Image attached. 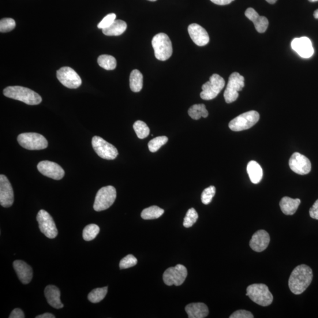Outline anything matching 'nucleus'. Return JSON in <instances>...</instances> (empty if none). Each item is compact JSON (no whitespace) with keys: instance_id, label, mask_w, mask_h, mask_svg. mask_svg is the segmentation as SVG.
Segmentation results:
<instances>
[{"instance_id":"nucleus-1","label":"nucleus","mask_w":318,"mask_h":318,"mask_svg":"<svg viewBox=\"0 0 318 318\" xmlns=\"http://www.w3.org/2000/svg\"><path fill=\"white\" fill-rule=\"evenodd\" d=\"M312 279V269L303 264L298 266L292 272L288 285L292 293L295 295H300L307 289Z\"/></svg>"},{"instance_id":"nucleus-2","label":"nucleus","mask_w":318,"mask_h":318,"mask_svg":"<svg viewBox=\"0 0 318 318\" xmlns=\"http://www.w3.org/2000/svg\"><path fill=\"white\" fill-rule=\"evenodd\" d=\"M4 95L9 98L19 100L28 105H37L42 102L38 93L21 86H9L3 91Z\"/></svg>"},{"instance_id":"nucleus-3","label":"nucleus","mask_w":318,"mask_h":318,"mask_svg":"<svg viewBox=\"0 0 318 318\" xmlns=\"http://www.w3.org/2000/svg\"><path fill=\"white\" fill-rule=\"evenodd\" d=\"M246 295L253 302L262 306L270 305L274 300V297L268 287L263 283L249 285L247 287Z\"/></svg>"},{"instance_id":"nucleus-4","label":"nucleus","mask_w":318,"mask_h":318,"mask_svg":"<svg viewBox=\"0 0 318 318\" xmlns=\"http://www.w3.org/2000/svg\"><path fill=\"white\" fill-rule=\"evenodd\" d=\"M152 46L155 51V57L160 61H166L173 53L171 40L167 35L159 33L152 39Z\"/></svg>"},{"instance_id":"nucleus-5","label":"nucleus","mask_w":318,"mask_h":318,"mask_svg":"<svg viewBox=\"0 0 318 318\" xmlns=\"http://www.w3.org/2000/svg\"><path fill=\"white\" fill-rule=\"evenodd\" d=\"M117 196V190L113 186L103 187L97 193L93 208L97 212L106 210L114 204Z\"/></svg>"},{"instance_id":"nucleus-6","label":"nucleus","mask_w":318,"mask_h":318,"mask_svg":"<svg viewBox=\"0 0 318 318\" xmlns=\"http://www.w3.org/2000/svg\"><path fill=\"white\" fill-rule=\"evenodd\" d=\"M17 140L21 147L31 151H39L48 147L46 138L37 133H21L18 135Z\"/></svg>"},{"instance_id":"nucleus-7","label":"nucleus","mask_w":318,"mask_h":318,"mask_svg":"<svg viewBox=\"0 0 318 318\" xmlns=\"http://www.w3.org/2000/svg\"><path fill=\"white\" fill-rule=\"evenodd\" d=\"M225 85V81L219 74H214L209 78V81L202 85L200 97L205 100L216 98Z\"/></svg>"},{"instance_id":"nucleus-8","label":"nucleus","mask_w":318,"mask_h":318,"mask_svg":"<svg viewBox=\"0 0 318 318\" xmlns=\"http://www.w3.org/2000/svg\"><path fill=\"white\" fill-rule=\"evenodd\" d=\"M260 119L259 113L256 111H249L238 115L231 121L229 124L230 130L234 132H240L251 128L256 124Z\"/></svg>"},{"instance_id":"nucleus-9","label":"nucleus","mask_w":318,"mask_h":318,"mask_svg":"<svg viewBox=\"0 0 318 318\" xmlns=\"http://www.w3.org/2000/svg\"><path fill=\"white\" fill-rule=\"evenodd\" d=\"M245 86V78L237 72L232 74L229 78L227 87L224 93V98L227 103L237 100L239 92L242 91Z\"/></svg>"},{"instance_id":"nucleus-10","label":"nucleus","mask_w":318,"mask_h":318,"mask_svg":"<svg viewBox=\"0 0 318 318\" xmlns=\"http://www.w3.org/2000/svg\"><path fill=\"white\" fill-rule=\"evenodd\" d=\"M188 276V271L185 266L178 264L175 267L166 269L164 272L163 279L167 286H180L185 282Z\"/></svg>"},{"instance_id":"nucleus-11","label":"nucleus","mask_w":318,"mask_h":318,"mask_svg":"<svg viewBox=\"0 0 318 318\" xmlns=\"http://www.w3.org/2000/svg\"><path fill=\"white\" fill-rule=\"evenodd\" d=\"M92 143L93 149L100 158L106 160H114L117 158L119 154L117 149L103 138L94 136L92 138Z\"/></svg>"},{"instance_id":"nucleus-12","label":"nucleus","mask_w":318,"mask_h":318,"mask_svg":"<svg viewBox=\"0 0 318 318\" xmlns=\"http://www.w3.org/2000/svg\"><path fill=\"white\" fill-rule=\"evenodd\" d=\"M37 220L39 224V229L46 237L54 239L58 235L53 218L47 211L40 210L37 215Z\"/></svg>"},{"instance_id":"nucleus-13","label":"nucleus","mask_w":318,"mask_h":318,"mask_svg":"<svg viewBox=\"0 0 318 318\" xmlns=\"http://www.w3.org/2000/svg\"><path fill=\"white\" fill-rule=\"evenodd\" d=\"M57 77L63 85L69 89H77L82 83L79 75L69 67H62L57 70Z\"/></svg>"},{"instance_id":"nucleus-14","label":"nucleus","mask_w":318,"mask_h":318,"mask_svg":"<svg viewBox=\"0 0 318 318\" xmlns=\"http://www.w3.org/2000/svg\"><path fill=\"white\" fill-rule=\"evenodd\" d=\"M37 169L41 174L54 180H61L65 172L59 164L48 160H44L37 164Z\"/></svg>"},{"instance_id":"nucleus-15","label":"nucleus","mask_w":318,"mask_h":318,"mask_svg":"<svg viewBox=\"0 0 318 318\" xmlns=\"http://www.w3.org/2000/svg\"><path fill=\"white\" fill-rule=\"evenodd\" d=\"M291 169L298 175H307L311 170V163L308 158L301 153H294L289 162Z\"/></svg>"},{"instance_id":"nucleus-16","label":"nucleus","mask_w":318,"mask_h":318,"mask_svg":"<svg viewBox=\"0 0 318 318\" xmlns=\"http://www.w3.org/2000/svg\"><path fill=\"white\" fill-rule=\"evenodd\" d=\"M14 192L10 181L5 175H0V204L10 208L14 203Z\"/></svg>"},{"instance_id":"nucleus-17","label":"nucleus","mask_w":318,"mask_h":318,"mask_svg":"<svg viewBox=\"0 0 318 318\" xmlns=\"http://www.w3.org/2000/svg\"><path fill=\"white\" fill-rule=\"evenodd\" d=\"M291 47L303 58L311 57L314 53L311 41L306 37L294 39L291 43Z\"/></svg>"},{"instance_id":"nucleus-18","label":"nucleus","mask_w":318,"mask_h":318,"mask_svg":"<svg viewBox=\"0 0 318 318\" xmlns=\"http://www.w3.org/2000/svg\"><path fill=\"white\" fill-rule=\"evenodd\" d=\"M270 242V236L267 231L259 230L254 233L249 242L250 248L254 251L261 252L268 248Z\"/></svg>"},{"instance_id":"nucleus-19","label":"nucleus","mask_w":318,"mask_h":318,"mask_svg":"<svg viewBox=\"0 0 318 318\" xmlns=\"http://www.w3.org/2000/svg\"><path fill=\"white\" fill-rule=\"evenodd\" d=\"M190 38L198 46H204L209 42V36L206 30L199 24H192L188 27Z\"/></svg>"},{"instance_id":"nucleus-20","label":"nucleus","mask_w":318,"mask_h":318,"mask_svg":"<svg viewBox=\"0 0 318 318\" xmlns=\"http://www.w3.org/2000/svg\"><path fill=\"white\" fill-rule=\"evenodd\" d=\"M13 267L18 278L22 283L28 284L31 282L33 272L31 266L24 261L17 260L14 262Z\"/></svg>"},{"instance_id":"nucleus-21","label":"nucleus","mask_w":318,"mask_h":318,"mask_svg":"<svg viewBox=\"0 0 318 318\" xmlns=\"http://www.w3.org/2000/svg\"><path fill=\"white\" fill-rule=\"evenodd\" d=\"M245 16L248 19L253 22L256 31L263 33L267 31L269 21L264 16H260L259 14L252 8H249L245 11Z\"/></svg>"},{"instance_id":"nucleus-22","label":"nucleus","mask_w":318,"mask_h":318,"mask_svg":"<svg viewBox=\"0 0 318 318\" xmlns=\"http://www.w3.org/2000/svg\"><path fill=\"white\" fill-rule=\"evenodd\" d=\"M45 297L48 304L55 309L63 308V304L61 300V292L57 287L54 285H48L44 290Z\"/></svg>"},{"instance_id":"nucleus-23","label":"nucleus","mask_w":318,"mask_h":318,"mask_svg":"<svg viewBox=\"0 0 318 318\" xmlns=\"http://www.w3.org/2000/svg\"><path fill=\"white\" fill-rule=\"evenodd\" d=\"M185 310L189 318H204L209 314L208 306L204 303H192L187 305Z\"/></svg>"},{"instance_id":"nucleus-24","label":"nucleus","mask_w":318,"mask_h":318,"mask_svg":"<svg viewBox=\"0 0 318 318\" xmlns=\"http://www.w3.org/2000/svg\"><path fill=\"white\" fill-rule=\"evenodd\" d=\"M301 202L299 199H294L290 197H283L280 201V208L284 214L293 215L297 212Z\"/></svg>"},{"instance_id":"nucleus-25","label":"nucleus","mask_w":318,"mask_h":318,"mask_svg":"<svg viewBox=\"0 0 318 318\" xmlns=\"http://www.w3.org/2000/svg\"><path fill=\"white\" fill-rule=\"evenodd\" d=\"M247 171L251 181L254 184L259 183L263 177V170L260 164L255 161H250L247 166Z\"/></svg>"},{"instance_id":"nucleus-26","label":"nucleus","mask_w":318,"mask_h":318,"mask_svg":"<svg viewBox=\"0 0 318 318\" xmlns=\"http://www.w3.org/2000/svg\"><path fill=\"white\" fill-rule=\"evenodd\" d=\"M127 29L126 22L121 20H115L109 27L102 30L104 35L108 36H118L124 33Z\"/></svg>"},{"instance_id":"nucleus-27","label":"nucleus","mask_w":318,"mask_h":318,"mask_svg":"<svg viewBox=\"0 0 318 318\" xmlns=\"http://www.w3.org/2000/svg\"><path fill=\"white\" fill-rule=\"evenodd\" d=\"M143 77L140 71L134 70L130 76V88L133 92L137 93L143 88Z\"/></svg>"},{"instance_id":"nucleus-28","label":"nucleus","mask_w":318,"mask_h":318,"mask_svg":"<svg viewBox=\"0 0 318 318\" xmlns=\"http://www.w3.org/2000/svg\"><path fill=\"white\" fill-rule=\"evenodd\" d=\"M188 114L194 120H199L201 118H207L209 115L208 111L204 104H194L190 107Z\"/></svg>"},{"instance_id":"nucleus-29","label":"nucleus","mask_w":318,"mask_h":318,"mask_svg":"<svg viewBox=\"0 0 318 318\" xmlns=\"http://www.w3.org/2000/svg\"><path fill=\"white\" fill-rule=\"evenodd\" d=\"M164 212L163 209L157 206H152V207L144 209L141 213V217L144 220L156 219L160 218Z\"/></svg>"},{"instance_id":"nucleus-30","label":"nucleus","mask_w":318,"mask_h":318,"mask_svg":"<svg viewBox=\"0 0 318 318\" xmlns=\"http://www.w3.org/2000/svg\"><path fill=\"white\" fill-rule=\"evenodd\" d=\"M97 62L101 67L107 70H114L117 66V60L113 56L110 55L104 54L99 56Z\"/></svg>"},{"instance_id":"nucleus-31","label":"nucleus","mask_w":318,"mask_h":318,"mask_svg":"<svg viewBox=\"0 0 318 318\" xmlns=\"http://www.w3.org/2000/svg\"><path fill=\"white\" fill-rule=\"evenodd\" d=\"M107 287L97 288L93 290L88 295V299L92 303H99L105 298L107 294Z\"/></svg>"},{"instance_id":"nucleus-32","label":"nucleus","mask_w":318,"mask_h":318,"mask_svg":"<svg viewBox=\"0 0 318 318\" xmlns=\"http://www.w3.org/2000/svg\"><path fill=\"white\" fill-rule=\"evenodd\" d=\"M100 232V227L95 224L86 226L83 232V237L85 241H91L95 239Z\"/></svg>"},{"instance_id":"nucleus-33","label":"nucleus","mask_w":318,"mask_h":318,"mask_svg":"<svg viewBox=\"0 0 318 318\" xmlns=\"http://www.w3.org/2000/svg\"><path fill=\"white\" fill-rule=\"evenodd\" d=\"M133 129L135 131L138 138H140V139H143L149 135L150 129L147 123L143 122L136 121L134 123Z\"/></svg>"},{"instance_id":"nucleus-34","label":"nucleus","mask_w":318,"mask_h":318,"mask_svg":"<svg viewBox=\"0 0 318 318\" xmlns=\"http://www.w3.org/2000/svg\"><path fill=\"white\" fill-rule=\"evenodd\" d=\"M167 141L168 138L166 136H159L153 138L149 142V151L152 153L158 151L161 147L167 143Z\"/></svg>"},{"instance_id":"nucleus-35","label":"nucleus","mask_w":318,"mask_h":318,"mask_svg":"<svg viewBox=\"0 0 318 318\" xmlns=\"http://www.w3.org/2000/svg\"><path fill=\"white\" fill-rule=\"evenodd\" d=\"M197 219L198 214L195 209L191 208L187 212L184 222H183V226L185 227H192L196 222Z\"/></svg>"},{"instance_id":"nucleus-36","label":"nucleus","mask_w":318,"mask_h":318,"mask_svg":"<svg viewBox=\"0 0 318 318\" xmlns=\"http://www.w3.org/2000/svg\"><path fill=\"white\" fill-rule=\"evenodd\" d=\"M216 193V188L215 186H211L209 188L205 189L201 193V199L202 203L205 205H208L211 203L213 197Z\"/></svg>"},{"instance_id":"nucleus-37","label":"nucleus","mask_w":318,"mask_h":318,"mask_svg":"<svg viewBox=\"0 0 318 318\" xmlns=\"http://www.w3.org/2000/svg\"><path fill=\"white\" fill-rule=\"evenodd\" d=\"M16 21L13 18H5L0 21V32H9L16 27Z\"/></svg>"},{"instance_id":"nucleus-38","label":"nucleus","mask_w":318,"mask_h":318,"mask_svg":"<svg viewBox=\"0 0 318 318\" xmlns=\"http://www.w3.org/2000/svg\"><path fill=\"white\" fill-rule=\"evenodd\" d=\"M137 263V259L132 254H128L120 262L119 267L121 269L132 268Z\"/></svg>"},{"instance_id":"nucleus-39","label":"nucleus","mask_w":318,"mask_h":318,"mask_svg":"<svg viewBox=\"0 0 318 318\" xmlns=\"http://www.w3.org/2000/svg\"><path fill=\"white\" fill-rule=\"evenodd\" d=\"M115 18H117V15L114 13L108 14L100 22L97 27L102 30L106 28L113 23V22L115 20Z\"/></svg>"},{"instance_id":"nucleus-40","label":"nucleus","mask_w":318,"mask_h":318,"mask_svg":"<svg viewBox=\"0 0 318 318\" xmlns=\"http://www.w3.org/2000/svg\"><path fill=\"white\" fill-rule=\"evenodd\" d=\"M253 314L246 310H238L230 316V318H253Z\"/></svg>"},{"instance_id":"nucleus-41","label":"nucleus","mask_w":318,"mask_h":318,"mask_svg":"<svg viewBox=\"0 0 318 318\" xmlns=\"http://www.w3.org/2000/svg\"><path fill=\"white\" fill-rule=\"evenodd\" d=\"M309 215L312 219L318 220V199L310 209Z\"/></svg>"},{"instance_id":"nucleus-42","label":"nucleus","mask_w":318,"mask_h":318,"mask_svg":"<svg viewBox=\"0 0 318 318\" xmlns=\"http://www.w3.org/2000/svg\"><path fill=\"white\" fill-rule=\"evenodd\" d=\"M24 313L22 310L19 308H16L11 313L9 318H24Z\"/></svg>"},{"instance_id":"nucleus-43","label":"nucleus","mask_w":318,"mask_h":318,"mask_svg":"<svg viewBox=\"0 0 318 318\" xmlns=\"http://www.w3.org/2000/svg\"><path fill=\"white\" fill-rule=\"evenodd\" d=\"M211 1L217 5L225 6L229 5L234 0H211Z\"/></svg>"},{"instance_id":"nucleus-44","label":"nucleus","mask_w":318,"mask_h":318,"mask_svg":"<svg viewBox=\"0 0 318 318\" xmlns=\"http://www.w3.org/2000/svg\"><path fill=\"white\" fill-rule=\"evenodd\" d=\"M55 316L50 313H45L42 314V315H40L36 316V318H55Z\"/></svg>"},{"instance_id":"nucleus-45","label":"nucleus","mask_w":318,"mask_h":318,"mask_svg":"<svg viewBox=\"0 0 318 318\" xmlns=\"http://www.w3.org/2000/svg\"><path fill=\"white\" fill-rule=\"evenodd\" d=\"M268 3L271 4V5H274L278 0H266Z\"/></svg>"},{"instance_id":"nucleus-46","label":"nucleus","mask_w":318,"mask_h":318,"mask_svg":"<svg viewBox=\"0 0 318 318\" xmlns=\"http://www.w3.org/2000/svg\"><path fill=\"white\" fill-rule=\"evenodd\" d=\"M313 16L316 18V19H318V9L315 10V12H314Z\"/></svg>"},{"instance_id":"nucleus-47","label":"nucleus","mask_w":318,"mask_h":318,"mask_svg":"<svg viewBox=\"0 0 318 318\" xmlns=\"http://www.w3.org/2000/svg\"><path fill=\"white\" fill-rule=\"evenodd\" d=\"M310 2H318V0H308Z\"/></svg>"},{"instance_id":"nucleus-48","label":"nucleus","mask_w":318,"mask_h":318,"mask_svg":"<svg viewBox=\"0 0 318 318\" xmlns=\"http://www.w3.org/2000/svg\"><path fill=\"white\" fill-rule=\"evenodd\" d=\"M148 1H150V2H156V0H148Z\"/></svg>"}]
</instances>
